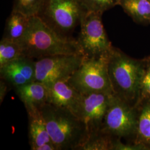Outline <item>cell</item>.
Here are the masks:
<instances>
[{
	"mask_svg": "<svg viewBox=\"0 0 150 150\" xmlns=\"http://www.w3.org/2000/svg\"><path fill=\"white\" fill-rule=\"evenodd\" d=\"M18 43L23 56L35 60L58 54H83L77 39L58 34L38 16L30 17L26 31Z\"/></svg>",
	"mask_w": 150,
	"mask_h": 150,
	"instance_id": "1",
	"label": "cell"
},
{
	"mask_svg": "<svg viewBox=\"0 0 150 150\" xmlns=\"http://www.w3.org/2000/svg\"><path fill=\"white\" fill-rule=\"evenodd\" d=\"M146 59H132L113 47L108 59V72L113 94L134 107L139 101Z\"/></svg>",
	"mask_w": 150,
	"mask_h": 150,
	"instance_id": "2",
	"label": "cell"
},
{
	"mask_svg": "<svg viewBox=\"0 0 150 150\" xmlns=\"http://www.w3.org/2000/svg\"><path fill=\"white\" fill-rule=\"evenodd\" d=\"M54 145L58 150H78L88 137L85 124L71 111L46 103L40 108Z\"/></svg>",
	"mask_w": 150,
	"mask_h": 150,
	"instance_id": "3",
	"label": "cell"
},
{
	"mask_svg": "<svg viewBox=\"0 0 150 150\" xmlns=\"http://www.w3.org/2000/svg\"><path fill=\"white\" fill-rule=\"evenodd\" d=\"M87 12L81 0H43L36 16L58 34L72 38Z\"/></svg>",
	"mask_w": 150,
	"mask_h": 150,
	"instance_id": "4",
	"label": "cell"
},
{
	"mask_svg": "<svg viewBox=\"0 0 150 150\" xmlns=\"http://www.w3.org/2000/svg\"><path fill=\"white\" fill-rule=\"evenodd\" d=\"M108 54L86 58L71 76L69 82L81 95L106 93L114 95L108 72Z\"/></svg>",
	"mask_w": 150,
	"mask_h": 150,
	"instance_id": "5",
	"label": "cell"
},
{
	"mask_svg": "<svg viewBox=\"0 0 150 150\" xmlns=\"http://www.w3.org/2000/svg\"><path fill=\"white\" fill-rule=\"evenodd\" d=\"M101 15L99 13L87 12L81 20L77 41L86 58L108 54L112 49L102 23Z\"/></svg>",
	"mask_w": 150,
	"mask_h": 150,
	"instance_id": "6",
	"label": "cell"
},
{
	"mask_svg": "<svg viewBox=\"0 0 150 150\" xmlns=\"http://www.w3.org/2000/svg\"><path fill=\"white\" fill-rule=\"evenodd\" d=\"M135 107L127 101L113 95L101 130L118 138L135 134L138 118Z\"/></svg>",
	"mask_w": 150,
	"mask_h": 150,
	"instance_id": "7",
	"label": "cell"
},
{
	"mask_svg": "<svg viewBox=\"0 0 150 150\" xmlns=\"http://www.w3.org/2000/svg\"><path fill=\"white\" fill-rule=\"evenodd\" d=\"M85 59L82 54H58L36 59L35 81L48 86L57 81L69 79Z\"/></svg>",
	"mask_w": 150,
	"mask_h": 150,
	"instance_id": "8",
	"label": "cell"
},
{
	"mask_svg": "<svg viewBox=\"0 0 150 150\" xmlns=\"http://www.w3.org/2000/svg\"><path fill=\"white\" fill-rule=\"evenodd\" d=\"M113 95L102 92L82 95L76 116L85 124L88 135L101 129Z\"/></svg>",
	"mask_w": 150,
	"mask_h": 150,
	"instance_id": "9",
	"label": "cell"
},
{
	"mask_svg": "<svg viewBox=\"0 0 150 150\" xmlns=\"http://www.w3.org/2000/svg\"><path fill=\"white\" fill-rule=\"evenodd\" d=\"M0 76L13 88L35 81V59L23 56L10 61L0 66Z\"/></svg>",
	"mask_w": 150,
	"mask_h": 150,
	"instance_id": "10",
	"label": "cell"
},
{
	"mask_svg": "<svg viewBox=\"0 0 150 150\" xmlns=\"http://www.w3.org/2000/svg\"><path fill=\"white\" fill-rule=\"evenodd\" d=\"M69 79L57 81L47 86V103L67 109L76 116L82 95L70 84Z\"/></svg>",
	"mask_w": 150,
	"mask_h": 150,
	"instance_id": "11",
	"label": "cell"
},
{
	"mask_svg": "<svg viewBox=\"0 0 150 150\" xmlns=\"http://www.w3.org/2000/svg\"><path fill=\"white\" fill-rule=\"evenodd\" d=\"M28 118V138L30 149L38 150L40 146L53 143L48 134L41 111L38 108L27 109Z\"/></svg>",
	"mask_w": 150,
	"mask_h": 150,
	"instance_id": "12",
	"label": "cell"
},
{
	"mask_svg": "<svg viewBox=\"0 0 150 150\" xmlns=\"http://www.w3.org/2000/svg\"><path fill=\"white\" fill-rule=\"evenodd\" d=\"M20 100L23 103L26 110L40 109L47 103L48 88L42 83L33 81L14 88Z\"/></svg>",
	"mask_w": 150,
	"mask_h": 150,
	"instance_id": "13",
	"label": "cell"
},
{
	"mask_svg": "<svg viewBox=\"0 0 150 150\" xmlns=\"http://www.w3.org/2000/svg\"><path fill=\"white\" fill-rule=\"evenodd\" d=\"M30 18V17L12 10L6 20L2 38L18 42L26 31Z\"/></svg>",
	"mask_w": 150,
	"mask_h": 150,
	"instance_id": "14",
	"label": "cell"
},
{
	"mask_svg": "<svg viewBox=\"0 0 150 150\" xmlns=\"http://www.w3.org/2000/svg\"><path fill=\"white\" fill-rule=\"evenodd\" d=\"M119 5L135 21L150 23V2L148 0H120Z\"/></svg>",
	"mask_w": 150,
	"mask_h": 150,
	"instance_id": "15",
	"label": "cell"
},
{
	"mask_svg": "<svg viewBox=\"0 0 150 150\" xmlns=\"http://www.w3.org/2000/svg\"><path fill=\"white\" fill-rule=\"evenodd\" d=\"M135 134H137V143L150 148V100H147L141 109Z\"/></svg>",
	"mask_w": 150,
	"mask_h": 150,
	"instance_id": "16",
	"label": "cell"
},
{
	"mask_svg": "<svg viewBox=\"0 0 150 150\" xmlns=\"http://www.w3.org/2000/svg\"><path fill=\"white\" fill-rule=\"evenodd\" d=\"M115 137L101 130L88 135L78 150H112Z\"/></svg>",
	"mask_w": 150,
	"mask_h": 150,
	"instance_id": "17",
	"label": "cell"
},
{
	"mask_svg": "<svg viewBox=\"0 0 150 150\" xmlns=\"http://www.w3.org/2000/svg\"><path fill=\"white\" fill-rule=\"evenodd\" d=\"M23 56L19 43L5 38L0 41V66Z\"/></svg>",
	"mask_w": 150,
	"mask_h": 150,
	"instance_id": "18",
	"label": "cell"
},
{
	"mask_svg": "<svg viewBox=\"0 0 150 150\" xmlns=\"http://www.w3.org/2000/svg\"><path fill=\"white\" fill-rule=\"evenodd\" d=\"M43 0H14L12 10L28 17L36 16Z\"/></svg>",
	"mask_w": 150,
	"mask_h": 150,
	"instance_id": "19",
	"label": "cell"
},
{
	"mask_svg": "<svg viewBox=\"0 0 150 150\" xmlns=\"http://www.w3.org/2000/svg\"><path fill=\"white\" fill-rule=\"evenodd\" d=\"M87 12L101 13L113 7L119 5L120 0H81Z\"/></svg>",
	"mask_w": 150,
	"mask_h": 150,
	"instance_id": "20",
	"label": "cell"
},
{
	"mask_svg": "<svg viewBox=\"0 0 150 150\" xmlns=\"http://www.w3.org/2000/svg\"><path fill=\"white\" fill-rule=\"evenodd\" d=\"M149 98H150V57L146 59L145 71L141 82L140 95L138 104L142 100Z\"/></svg>",
	"mask_w": 150,
	"mask_h": 150,
	"instance_id": "21",
	"label": "cell"
},
{
	"mask_svg": "<svg viewBox=\"0 0 150 150\" xmlns=\"http://www.w3.org/2000/svg\"><path fill=\"white\" fill-rule=\"evenodd\" d=\"M150 148L147 146L135 142L134 144H123L119 138L115 139L113 144L112 150H147Z\"/></svg>",
	"mask_w": 150,
	"mask_h": 150,
	"instance_id": "22",
	"label": "cell"
},
{
	"mask_svg": "<svg viewBox=\"0 0 150 150\" xmlns=\"http://www.w3.org/2000/svg\"><path fill=\"white\" fill-rule=\"evenodd\" d=\"M10 85L6 82L5 81L1 79L0 81V103H2L7 93L8 87Z\"/></svg>",
	"mask_w": 150,
	"mask_h": 150,
	"instance_id": "23",
	"label": "cell"
},
{
	"mask_svg": "<svg viewBox=\"0 0 150 150\" xmlns=\"http://www.w3.org/2000/svg\"><path fill=\"white\" fill-rule=\"evenodd\" d=\"M148 1H149L150 2V0H148Z\"/></svg>",
	"mask_w": 150,
	"mask_h": 150,
	"instance_id": "24",
	"label": "cell"
}]
</instances>
